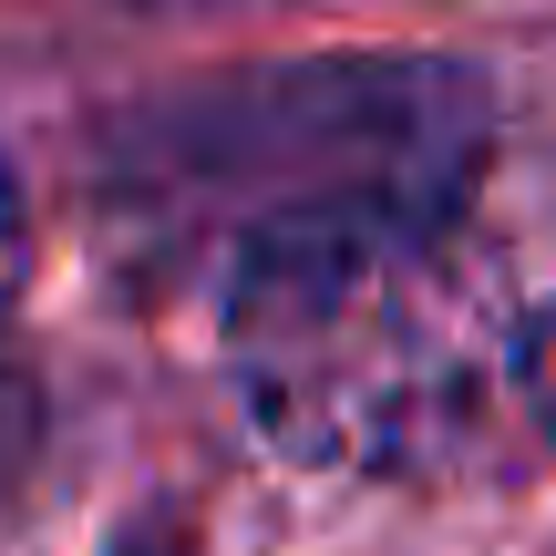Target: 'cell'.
Returning <instances> with one entry per match:
<instances>
[{
    "label": "cell",
    "instance_id": "cell-2",
    "mask_svg": "<svg viewBox=\"0 0 556 556\" xmlns=\"http://www.w3.org/2000/svg\"><path fill=\"white\" fill-rule=\"evenodd\" d=\"M21 268H31V217H21V176H11V155H0V309H11Z\"/></svg>",
    "mask_w": 556,
    "mask_h": 556
},
{
    "label": "cell",
    "instance_id": "cell-3",
    "mask_svg": "<svg viewBox=\"0 0 556 556\" xmlns=\"http://www.w3.org/2000/svg\"><path fill=\"white\" fill-rule=\"evenodd\" d=\"M526 392H536V413H546V433H556V299H546L536 330H526Z\"/></svg>",
    "mask_w": 556,
    "mask_h": 556
},
{
    "label": "cell",
    "instance_id": "cell-1",
    "mask_svg": "<svg viewBox=\"0 0 556 556\" xmlns=\"http://www.w3.org/2000/svg\"><path fill=\"white\" fill-rule=\"evenodd\" d=\"M516 361L505 299L454 206H340L238 238L227 371L289 454L433 464Z\"/></svg>",
    "mask_w": 556,
    "mask_h": 556
}]
</instances>
